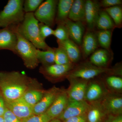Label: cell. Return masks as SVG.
Listing matches in <instances>:
<instances>
[{
	"instance_id": "ab89813d",
	"label": "cell",
	"mask_w": 122,
	"mask_h": 122,
	"mask_svg": "<svg viewBox=\"0 0 122 122\" xmlns=\"http://www.w3.org/2000/svg\"><path fill=\"white\" fill-rule=\"evenodd\" d=\"M116 122H122V115H120L116 116Z\"/></svg>"
},
{
	"instance_id": "52a82bcc",
	"label": "cell",
	"mask_w": 122,
	"mask_h": 122,
	"mask_svg": "<svg viewBox=\"0 0 122 122\" xmlns=\"http://www.w3.org/2000/svg\"><path fill=\"white\" fill-rule=\"evenodd\" d=\"M90 103L85 100L76 101L69 99L66 109L57 118L62 121L69 118L86 114Z\"/></svg>"
},
{
	"instance_id": "d4e9b609",
	"label": "cell",
	"mask_w": 122,
	"mask_h": 122,
	"mask_svg": "<svg viewBox=\"0 0 122 122\" xmlns=\"http://www.w3.org/2000/svg\"><path fill=\"white\" fill-rule=\"evenodd\" d=\"M55 48L49 47L45 51H41L37 49V57L38 62H41L44 66L55 64Z\"/></svg>"
},
{
	"instance_id": "d6986e66",
	"label": "cell",
	"mask_w": 122,
	"mask_h": 122,
	"mask_svg": "<svg viewBox=\"0 0 122 122\" xmlns=\"http://www.w3.org/2000/svg\"><path fill=\"white\" fill-rule=\"evenodd\" d=\"M74 64L70 63L65 65L55 64L44 66L42 70L45 74L52 77H61L67 76L70 72L74 68Z\"/></svg>"
},
{
	"instance_id": "5bb4252c",
	"label": "cell",
	"mask_w": 122,
	"mask_h": 122,
	"mask_svg": "<svg viewBox=\"0 0 122 122\" xmlns=\"http://www.w3.org/2000/svg\"><path fill=\"white\" fill-rule=\"evenodd\" d=\"M98 44L96 34L87 30L83 36L81 47L82 55L85 58L89 56L97 49Z\"/></svg>"
},
{
	"instance_id": "30bf717a",
	"label": "cell",
	"mask_w": 122,
	"mask_h": 122,
	"mask_svg": "<svg viewBox=\"0 0 122 122\" xmlns=\"http://www.w3.org/2000/svg\"><path fill=\"white\" fill-rule=\"evenodd\" d=\"M100 7L98 1L92 0H85V23L87 30H93L95 28Z\"/></svg>"
},
{
	"instance_id": "603a6c76",
	"label": "cell",
	"mask_w": 122,
	"mask_h": 122,
	"mask_svg": "<svg viewBox=\"0 0 122 122\" xmlns=\"http://www.w3.org/2000/svg\"><path fill=\"white\" fill-rule=\"evenodd\" d=\"M86 115L88 122H102L107 114L100 101L90 104Z\"/></svg>"
},
{
	"instance_id": "7402d4cb",
	"label": "cell",
	"mask_w": 122,
	"mask_h": 122,
	"mask_svg": "<svg viewBox=\"0 0 122 122\" xmlns=\"http://www.w3.org/2000/svg\"><path fill=\"white\" fill-rule=\"evenodd\" d=\"M74 0H59L57 5L55 24H64L68 19L70 10Z\"/></svg>"
},
{
	"instance_id": "836d02e7",
	"label": "cell",
	"mask_w": 122,
	"mask_h": 122,
	"mask_svg": "<svg viewBox=\"0 0 122 122\" xmlns=\"http://www.w3.org/2000/svg\"><path fill=\"white\" fill-rule=\"evenodd\" d=\"M39 34L42 39L44 41L46 38L51 35H53L54 30L49 26L43 23H39Z\"/></svg>"
},
{
	"instance_id": "e575fe53",
	"label": "cell",
	"mask_w": 122,
	"mask_h": 122,
	"mask_svg": "<svg viewBox=\"0 0 122 122\" xmlns=\"http://www.w3.org/2000/svg\"><path fill=\"white\" fill-rule=\"evenodd\" d=\"M3 117L4 122H22L7 107Z\"/></svg>"
},
{
	"instance_id": "484cf974",
	"label": "cell",
	"mask_w": 122,
	"mask_h": 122,
	"mask_svg": "<svg viewBox=\"0 0 122 122\" xmlns=\"http://www.w3.org/2000/svg\"><path fill=\"white\" fill-rule=\"evenodd\" d=\"M113 30H99L96 33L98 45L103 49L111 50Z\"/></svg>"
},
{
	"instance_id": "d590c367",
	"label": "cell",
	"mask_w": 122,
	"mask_h": 122,
	"mask_svg": "<svg viewBox=\"0 0 122 122\" xmlns=\"http://www.w3.org/2000/svg\"><path fill=\"white\" fill-rule=\"evenodd\" d=\"M100 7L105 9L120 5L122 4V0H102L99 2Z\"/></svg>"
},
{
	"instance_id": "cb8c5ba5",
	"label": "cell",
	"mask_w": 122,
	"mask_h": 122,
	"mask_svg": "<svg viewBox=\"0 0 122 122\" xmlns=\"http://www.w3.org/2000/svg\"><path fill=\"white\" fill-rule=\"evenodd\" d=\"M95 27L99 30H113L116 28L111 17L104 10H100L99 12Z\"/></svg>"
},
{
	"instance_id": "9c48e42d",
	"label": "cell",
	"mask_w": 122,
	"mask_h": 122,
	"mask_svg": "<svg viewBox=\"0 0 122 122\" xmlns=\"http://www.w3.org/2000/svg\"><path fill=\"white\" fill-rule=\"evenodd\" d=\"M5 102L6 107L20 120L33 114L32 107L27 104L21 97L12 101Z\"/></svg>"
},
{
	"instance_id": "7bdbcfd3",
	"label": "cell",
	"mask_w": 122,
	"mask_h": 122,
	"mask_svg": "<svg viewBox=\"0 0 122 122\" xmlns=\"http://www.w3.org/2000/svg\"><path fill=\"white\" fill-rule=\"evenodd\" d=\"M0 90V96H1V92Z\"/></svg>"
},
{
	"instance_id": "f546056e",
	"label": "cell",
	"mask_w": 122,
	"mask_h": 122,
	"mask_svg": "<svg viewBox=\"0 0 122 122\" xmlns=\"http://www.w3.org/2000/svg\"><path fill=\"white\" fill-rule=\"evenodd\" d=\"M57 41H62L69 38L68 30L65 24L57 25L56 28L54 31L53 35Z\"/></svg>"
},
{
	"instance_id": "9a60e30c",
	"label": "cell",
	"mask_w": 122,
	"mask_h": 122,
	"mask_svg": "<svg viewBox=\"0 0 122 122\" xmlns=\"http://www.w3.org/2000/svg\"><path fill=\"white\" fill-rule=\"evenodd\" d=\"M69 100L66 92L59 93L54 102L45 113L51 119L57 118L66 109Z\"/></svg>"
},
{
	"instance_id": "ffe728a7",
	"label": "cell",
	"mask_w": 122,
	"mask_h": 122,
	"mask_svg": "<svg viewBox=\"0 0 122 122\" xmlns=\"http://www.w3.org/2000/svg\"><path fill=\"white\" fill-rule=\"evenodd\" d=\"M58 45L64 49L71 63L75 64L80 61L82 56L81 48L69 38L62 41H57Z\"/></svg>"
},
{
	"instance_id": "8fae6325",
	"label": "cell",
	"mask_w": 122,
	"mask_h": 122,
	"mask_svg": "<svg viewBox=\"0 0 122 122\" xmlns=\"http://www.w3.org/2000/svg\"><path fill=\"white\" fill-rule=\"evenodd\" d=\"M64 24L68 30L70 39L81 47L85 34V24L81 22L72 21L68 19Z\"/></svg>"
},
{
	"instance_id": "44dd1931",
	"label": "cell",
	"mask_w": 122,
	"mask_h": 122,
	"mask_svg": "<svg viewBox=\"0 0 122 122\" xmlns=\"http://www.w3.org/2000/svg\"><path fill=\"white\" fill-rule=\"evenodd\" d=\"M85 0H74L70 10L68 19L85 23Z\"/></svg>"
},
{
	"instance_id": "277c9868",
	"label": "cell",
	"mask_w": 122,
	"mask_h": 122,
	"mask_svg": "<svg viewBox=\"0 0 122 122\" xmlns=\"http://www.w3.org/2000/svg\"><path fill=\"white\" fill-rule=\"evenodd\" d=\"M11 27L15 30L17 38L14 54L21 58L26 66L35 68L39 62L37 57V49L31 42L20 35L14 26Z\"/></svg>"
},
{
	"instance_id": "8992f818",
	"label": "cell",
	"mask_w": 122,
	"mask_h": 122,
	"mask_svg": "<svg viewBox=\"0 0 122 122\" xmlns=\"http://www.w3.org/2000/svg\"><path fill=\"white\" fill-rule=\"evenodd\" d=\"M58 1L46 0L43 2L34 13L38 21L52 28L55 24Z\"/></svg>"
},
{
	"instance_id": "f35d334b",
	"label": "cell",
	"mask_w": 122,
	"mask_h": 122,
	"mask_svg": "<svg viewBox=\"0 0 122 122\" xmlns=\"http://www.w3.org/2000/svg\"><path fill=\"white\" fill-rule=\"evenodd\" d=\"M116 116L112 115H109L106 122H116Z\"/></svg>"
},
{
	"instance_id": "1f68e13d",
	"label": "cell",
	"mask_w": 122,
	"mask_h": 122,
	"mask_svg": "<svg viewBox=\"0 0 122 122\" xmlns=\"http://www.w3.org/2000/svg\"><path fill=\"white\" fill-rule=\"evenodd\" d=\"M43 0H26L24 1L23 9L25 13H33L43 2Z\"/></svg>"
},
{
	"instance_id": "2e32d148",
	"label": "cell",
	"mask_w": 122,
	"mask_h": 122,
	"mask_svg": "<svg viewBox=\"0 0 122 122\" xmlns=\"http://www.w3.org/2000/svg\"><path fill=\"white\" fill-rule=\"evenodd\" d=\"M107 93L103 86L98 82H92L87 85L85 100L92 103L100 102Z\"/></svg>"
},
{
	"instance_id": "4316f807",
	"label": "cell",
	"mask_w": 122,
	"mask_h": 122,
	"mask_svg": "<svg viewBox=\"0 0 122 122\" xmlns=\"http://www.w3.org/2000/svg\"><path fill=\"white\" fill-rule=\"evenodd\" d=\"M44 95L41 91L31 90L25 92L21 98L27 104L33 107L39 102Z\"/></svg>"
},
{
	"instance_id": "83f0119b",
	"label": "cell",
	"mask_w": 122,
	"mask_h": 122,
	"mask_svg": "<svg viewBox=\"0 0 122 122\" xmlns=\"http://www.w3.org/2000/svg\"><path fill=\"white\" fill-rule=\"evenodd\" d=\"M113 20L115 25L120 28L122 24V9L120 5L105 9H104Z\"/></svg>"
},
{
	"instance_id": "4fadbf2b",
	"label": "cell",
	"mask_w": 122,
	"mask_h": 122,
	"mask_svg": "<svg viewBox=\"0 0 122 122\" xmlns=\"http://www.w3.org/2000/svg\"><path fill=\"white\" fill-rule=\"evenodd\" d=\"M70 80H73V82L66 92L69 99L76 101L85 100V94L88 85L87 81L78 79Z\"/></svg>"
},
{
	"instance_id": "ac0fdd59",
	"label": "cell",
	"mask_w": 122,
	"mask_h": 122,
	"mask_svg": "<svg viewBox=\"0 0 122 122\" xmlns=\"http://www.w3.org/2000/svg\"><path fill=\"white\" fill-rule=\"evenodd\" d=\"M112 53L111 50L103 48L97 49L90 55V62L98 67L108 68L113 59Z\"/></svg>"
},
{
	"instance_id": "8d00e7d4",
	"label": "cell",
	"mask_w": 122,
	"mask_h": 122,
	"mask_svg": "<svg viewBox=\"0 0 122 122\" xmlns=\"http://www.w3.org/2000/svg\"><path fill=\"white\" fill-rule=\"evenodd\" d=\"M63 122H88L86 114L69 118L63 121Z\"/></svg>"
},
{
	"instance_id": "e0dca14e",
	"label": "cell",
	"mask_w": 122,
	"mask_h": 122,
	"mask_svg": "<svg viewBox=\"0 0 122 122\" xmlns=\"http://www.w3.org/2000/svg\"><path fill=\"white\" fill-rule=\"evenodd\" d=\"M56 89H53L44 95L41 100L32 107L33 113L39 115L45 113L50 107L59 94Z\"/></svg>"
},
{
	"instance_id": "6da1fadb",
	"label": "cell",
	"mask_w": 122,
	"mask_h": 122,
	"mask_svg": "<svg viewBox=\"0 0 122 122\" xmlns=\"http://www.w3.org/2000/svg\"><path fill=\"white\" fill-rule=\"evenodd\" d=\"M26 76L19 72H0V90L5 101H11L21 97L27 91Z\"/></svg>"
},
{
	"instance_id": "b9f144b4",
	"label": "cell",
	"mask_w": 122,
	"mask_h": 122,
	"mask_svg": "<svg viewBox=\"0 0 122 122\" xmlns=\"http://www.w3.org/2000/svg\"><path fill=\"white\" fill-rule=\"evenodd\" d=\"M0 122H4L3 117L0 116Z\"/></svg>"
},
{
	"instance_id": "3957f363",
	"label": "cell",
	"mask_w": 122,
	"mask_h": 122,
	"mask_svg": "<svg viewBox=\"0 0 122 122\" xmlns=\"http://www.w3.org/2000/svg\"><path fill=\"white\" fill-rule=\"evenodd\" d=\"M24 0H10L0 12V27L17 26L24 20L25 13L23 9Z\"/></svg>"
},
{
	"instance_id": "d6a6232c",
	"label": "cell",
	"mask_w": 122,
	"mask_h": 122,
	"mask_svg": "<svg viewBox=\"0 0 122 122\" xmlns=\"http://www.w3.org/2000/svg\"><path fill=\"white\" fill-rule=\"evenodd\" d=\"M52 120L46 113L39 115L33 114L21 120L22 122H50Z\"/></svg>"
},
{
	"instance_id": "ba28073f",
	"label": "cell",
	"mask_w": 122,
	"mask_h": 122,
	"mask_svg": "<svg viewBox=\"0 0 122 122\" xmlns=\"http://www.w3.org/2000/svg\"><path fill=\"white\" fill-rule=\"evenodd\" d=\"M100 102L107 114L115 116L122 115V97L121 95L107 93Z\"/></svg>"
},
{
	"instance_id": "f1b7e54d",
	"label": "cell",
	"mask_w": 122,
	"mask_h": 122,
	"mask_svg": "<svg viewBox=\"0 0 122 122\" xmlns=\"http://www.w3.org/2000/svg\"><path fill=\"white\" fill-rule=\"evenodd\" d=\"M55 64L65 65L72 63L70 61L65 51L61 46L58 45V47L55 48Z\"/></svg>"
},
{
	"instance_id": "7a4b0ae2",
	"label": "cell",
	"mask_w": 122,
	"mask_h": 122,
	"mask_svg": "<svg viewBox=\"0 0 122 122\" xmlns=\"http://www.w3.org/2000/svg\"><path fill=\"white\" fill-rule=\"evenodd\" d=\"M38 24L34 13H25L22 22L17 26H14L20 35L31 42L37 49L46 50L50 46L40 36Z\"/></svg>"
},
{
	"instance_id": "4dcf8cb0",
	"label": "cell",
	"mask_w": 122,
	"mask_h": 122,
	"mask_svg": "<svg viewBox=\"0 0 122 122\" xmlns=\"http://www.w3.org/2000/svg\"><path fill=\"white\" fill-rule=\"evenodd\" d=\"M106 82L111 89L120 91L122 89V79L119 76L111 75L106 78Z\"/></svg>"
},
{
	"instance_id": "74e56055",
	"label": "cell",
	"mask_w": 122,
	"mask_h": 122,
	"mask_svg": "<svg viewBox=\"0 0 122 122\" xmlns=\"http://www.w3.org/2000/svg\"><path fill=\"white\" fill-rule=\"evenodd\" d=\"M6 107L5 102L4 98L1 96H0V116L3 117L5 111Z\"/></svg>"
},
{
	"instance_id": "60d3db41",
	"label": "cell",
	"mask_w": 122,
	"mask_h": 122,
	"mask_svg": "<svg viewBox=\"0 0 122 122\" xmlns=\"http://www.w3.org/2000/svg\"><path fill=\"white\" fill-rule=\"evenodd\" d=\"M50 122H62L61 120L58 118H55L51 120Z\"/></svg>"
},
{
	"instance_id": "5b68a950",
	"label": "cell",
	"mask_w": 122,
	"mask_h": 122,
	"mask_svg": "<svg viewBox=\"0 0 122 122\" xmlns=\"http://www.w3.org/2000/svg\"><path fill=\"white\" fill-rule=\"evenodd\" d=\"M117 70L114 68L98 67L87 62L73 69L66 77L70 79H78L87 81L103 74H113L117 72Z\"/></svg>"
},
{
	"instance_id": "7c38bea8",
	"label": "cell",
	"mask_w": 122,
	"mask_h": 122,
	"mask_svg": "<svg viewBox=\"0 0 122 122\" xmlns=\"http://www.w3.org/2000/svg\"><path fill=\"white\" fill-rule=\"evenodd\" d=\"M17 41L16 33L12 27L0 30V50H7L15 53Z\"/></svg>"
}]
</instances>
